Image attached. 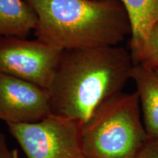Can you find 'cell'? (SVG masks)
Returning a JSON list of instances; mask_svg holds the SVG:
<instances>
[{"instance_id":"obj_1","label":"cell","mask_w":158,"mask_h":158,"mask_svg":"<svg viewBox=\"0 0 158 158\" xmlns=\"http://www.w3.org/2000/svg\"><path fill=\"white\" fill-rule=\"evenodd\" d=\"M133 65L130 51L118 45L63 51L47 89L51 114L83 125L122 92Z\"/></svg>"},{"instance_id":"obj_2","label":"cell","mask_w":158,"mask_h":158,"mask_svg":"<svg viewBox=\"0 0 158 158\" xmlns=\"http://www.w3.org/2000/svg\"><path fill=\"white\" fill-rule=\"evenodd\" d=\"M37 15L36 38L62 50L118 45L132 34L119 0H25Z\"/></svg>"},{"instance_id":"obj_3","label":"cell","mask_w":158,"mask_h":158,"mask_svg":"<svg viewBox=\"0 0 158 158\" xmlns=\"http://www.w3.org/2000/svg\"><path fill=\"white\" fill-rule=\"evenodd\" d=\"M137 92L108 99L82 125L85 158H136L149 139Z\"/></svg>"},{"instance_id":"obj_4","label":"cell","mask_w":158,"mask_h":158,"mask_svg":"<svg viewBox=\"0 0 158 158\" xmlns=\"http://www.w3.org/2000/svg\"><path fill=\"white\" fill-rule=\"evenodd\" d=\"M7 125L27 158H85L80 122L51 114L39 122Z\"/></svg>"},{"instance_id":"obj_5","label":"cell","mask_w":158,"mask_h":158,"mask_svg":"<svg viewBox=\"0 0 158 158\" xmlns=\"http://www.w3.org/2000/svg\"><path fill=\"white\" fill-rule=\"evenodd\" d=\"M62 51L37 38L0 37V73L48 89Z\"/></svg>"},{"instance_id":"obj_6","label":"cell","mask_w":158,"mask_h":158,"mask_svg":"<svg viewBox=\"0 0 158 158\" xmlns=\"http://www.w3.org/2000/svg\"><path fill=\"white\" fill-rule=\"evenodd\" d=\"M51 114L46 89L0 73V120L32 123Z\"/></svg>"},{"instance_id":"obj_7","label":"cell","mask_w":158,"mask_h":158,"mask_svg":"<svg viewBox=\"0 0 158 158\" xmlns=\"http://www.w3.org/2000/svg\"><path fill=\"white\" fill-rule=\"evenodd\" d=\"M131 79L136 85L146 132L149 138L158 139V70L134 64Z\"/></svg>"},{"instance_id":"obj_8","label":"cell","mask_w":158,"mask_h":158,"mask_svg":"<svg viewBox=\"0 0 158 158\" xmlns=\"http://www.w3.org/2000/svg\"><path fill=\"white\" fill-rule=\"evenodd\" d=\"M132 27L129 47L133 60L143 46L149 32L158 23V0H119Z\"/></svg>"},{"instance_id":"obj_9","label":"cell","mask_w":158,"mask_h":158,"mask_svg":"<svg viewBox=\"0 0 158 158\" xmlns=\"http://www.w3.org/2000/svg\"><path fill=\"white\" fill-rule=\"evenodd\" d=\"M37 24L36 13L25 0H0V37H27Z\"/></svg>"},{"instance_id":"obj_10","label":"cell","mask_w":158,"mask_h":158,"mask_svg":"<svg viewBox=\"0 0 158 158\" xmlns=\"http://www.w3.org/2000/svg\"><path fill=\"white\" fill-rule=\"evenodd\" d=\"M134 64H142L158 70V23L153 26L137 56Z\"/></svg>"},{"instance_id":"obj_11","label":"cell","mask_w":158,"mask_h":158,"mask_svg":"<svg viewBox=\"0 0 158 158\" xmlns=\"http://www.w3.org/2000/svg\"><path fill=\"white\" fill-rule=\"evenodd\" d=\"M136 158H158V139L149 138Z\"/></svg>"},{"instance_id":"obj_12","label":"cell","mask_w":158,"mask_h":158,"mask_svg":"<svg viewBox=\"0 0 158 158\" xmlns=\"http://www.w3.org/2000/svg\"><path fill=\"white\" fill-rule=\"evenodd\" d=\"M0 158H19L18 149H10L7 146L5 134L1 131H0Z\"/></svg>"}]
</instances>
